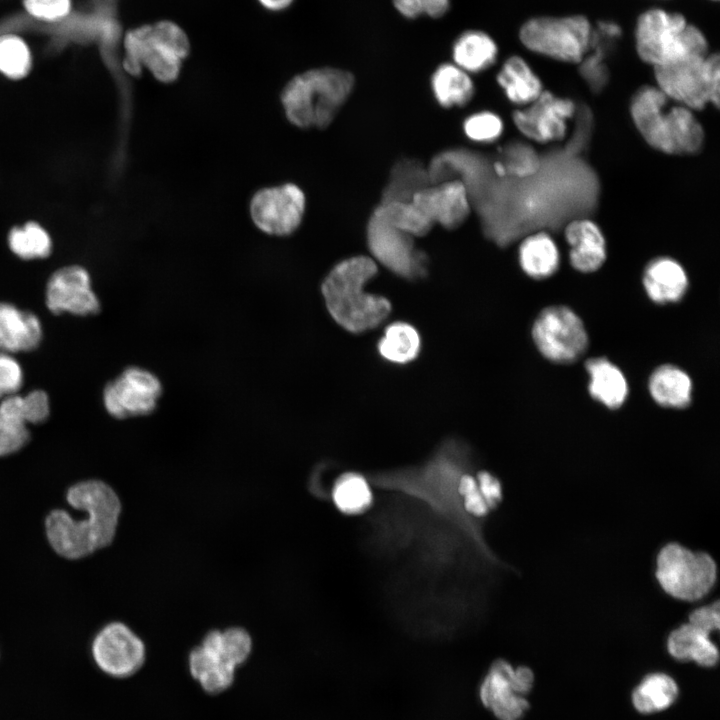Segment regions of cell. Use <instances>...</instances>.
Listing matches in <instances>:
<instances>
[{
    "label": "cell",
    "instance_id": "d4e9b609",
    "mask_svg": "<svg viewBox=\"0 0 720 720\" xmlns=\"http://www.w3.org/2000/svg\"><path fill=\"white\" fill-rule=\"evenodd\" d=\"M497 56V43L482 30L463 31L452 45L454 64L467 73L485 71L494 65Z\"/></svg>",
    "mask_w": 720,
    "mask_h": 720
},
{
    "label": "cell",
    "instance_id": "f6af8a7d",
    "mask_svg": "<svg viewBox=\"0 0 720 720\" xmlns=\"http://www.w3.org/2000/svg\"><path fill=\"white\" fill-rule=\"evenodd\" d=\"M476 481L487 506L495 507L502 499V487L499 480L491 473L482 471L478 474Z\"/></svg>",
    "mask_w": 720,
    "mask_h": 720
},
{
    "label": "cell",
    "instance_id": "f35d334b",
    "mask_svg": "<svg viewBox=\"0 0 720 720\" xmlns=\"http://www.w3.org/2000/svg\"><path fill=\"white\" fill-rule=\"evenodd\" d=\"M393 6L403 17L416 19L422 15L443 17L450 8L451 0H392Z\"/></svg>",
    "mask_w": 720,
    "mask_h": 720
},
{
    "label": "cell",
    "instance_id": "83f0119b",
    "mask_svg": "<svg viewBox=\"0 0 720 720\" xmlns=\"http://www.w3.org/2000/svg\"><path fill=\"white\" fill-rule=\"evenodd\" d=\"M519 264L529 277L542 280L559 268L560 253L554 239L546 232L527 236L518 249Z\"/></svg>",
    "mask_w": 720,
    "mask_h": 720
},
{
    "label": "cell",
    "instance_id": "f1b7e54d",
    "mask_svg": "<svg viewBox=\"0 0 720 720\" xmlns=\"http://www.w3.org/2000/svg\"><path fill=\"white\" fill-rule=\"evenodd\" d=\"M431 88L437 102L446 108L464 106L474 94V84L469 73L454 63H442L435 69Z\"/></svg>",
    "mask_w": 720,
    "mask_h": 720
},
{
    "label": "cell",
    "instance_id": "7a4b0ae2",
    "mask_svg": "<svg viewBox=\"0 0 720 720\" xmlns=\"http://www.w3.org/2000/svg\"><path fill=\"white\" fill-rule=\"evenodd\" d=\"M376 273L375 260L360 255L337 263L322 282L321 292L330 316L351 333L377 327L391 312L386 297L364 289Z\"/></svg>",
    "mask_w": 720,
    "mask_h": 720
},
{
    "label": "cell",
    "instance_id": "e575fe53",
    "mask_svg": "<svg viewBox=\"0 0 720 720\" xmlns=\"http://www.w3.org/2000/svg\"><path fill=\"white\" fill-rule=\"evenodd\" d=\"M379 207L390 224L413 238L426 235L434 225L412 200L385 202Z\"/></svg>",
    "mask_w": 720,
    "mask_h": 720
},
{
    "label": "cell",
    "instance_id": "8fae6325",
    "mask_svg": "<svg viewBox=\"0 0 720 720\" xmlns=\"http://www.w3.org/2000/svg\"><path fill=\"white\" fill-rule=\"evenodd\" d=\"M367 244L374 259L399 277L412 280L427 272V257L414 238L390 224L379 206L367 224Z\"/></svg>",
    "mask_w": 720,
    "mask_h": 720
},
{
    "label": "cell",
    "instance_id": "b9f144b4",
    "mask_svg": "<svg viewBox=\"0 0 720 720\" xmlns=\"http://www.w3.org/2000/svg\"><path fill=\"white\" fill-rule=\"evenodd\" d=\"M459 493L463 497L465 509L477 517H482L488 513L484 498L482 497L477 481L470 475H462L458 484Z\"/></svg>",
    "mask_w": 720,
    "mask_h": 720
},
{
    "label": "cell",
    "instance_id": "4dcf8cb0",
    "mask_svg": "<svg viewBox=\"0 0 720 720\" xmlns=\"http://www.w3.org/2000/svg\"><path fill=\"white\" fill-rule=\"evenodd\" d=\"M430 184L428 170L420 161L402 159L391 170L381 203L412 200L417 192Z\"/></svg>",
    "mask_w": 720,
    "mask_h": 720
},
{
    "label": "cell",
    "instance_id": "52a82bcc",
    "mask_svg": "<svg viewBox=\"0 0 720 720\" xmlns=\"http://www.w3.org/2000/svg\"><path fill=\"white\" fill-rule=\"evenodd\" d=\"M593 25L581 14L535 16L519 29V40L529 51L565 63H580L590 51Z\"/></svg>",
    "mask_w": 720,
    "mask_h": 720
},
{
    "label": "cell",
    "instance_id": "3957f363",
    "mask_svg": "<svg viewBox=\"0 0 720 720\" xmlns=\"http://www.w3.org/2000/svg\"><path fill=\"white\" fill-rule=\"evenodd\" d=\"M670 99L655 85L643 86L632 97L631 115L645 141L668 154L698 152L704 132L693 111Z\"/></svg>",
    "mask_w": 720,
    "mask_h": 720
},
{
    "label": "cell",
    "instance_id": "1f68e13d",
    "mask_svg": "<svg viewBox=\"0 0 720 720\" xmlns=\"http://www.w3.org/2000/svg\"><path fill=\"white\" fill-rule=\"evenodd\" d=\"M420 347L421 339L417 329L402 321L388 325L377 345L381 357L396 364H406L416 359Z\"/></svg>",
    "mask_w": 720,
    "mask_h": 720
},
{
    "label": "cell",
    "instance_id": "ffe728a7",
    "mask_svg": "<svg viewBox=\"0 0 720 720\" xmlns=\"http://www.w3.org/2000/svg\"><path fill=\"white\" fill-rule=\"evenodd\" d=\"M572 267L583 273L598 270L606 260V242L598 225L589 219L571 221L564 231Z\"/></svg>",
    "mask_w": 720,
    "mask_h": 720
},
{
    "label": "cell",
    "instance_id": "7402d4cb",
    "mask_svg": "<svg viewBox=\"0 0 720 720\" xmlns=\"http://www.w3.org/2000/svg\"><path fill=\"white\" fill-rule=\"evenodd\" d=\"M647 296L657 304L680 301L688 289V276L682 265L670 257L653 259L643 273Z\"/></svg>",
    "mask_w": 720,
    "mask_h": 720
},
{
    "label": "cell",
    "instance_id": "ac0fdd59",
    "mask_svg": "<svg viewBox=\"0 0 720 720\" xmlns=\"http://www.w3.org/2000/svg\"><path fill=\"white\" fill-rule=\"evenodd\" d=\"M191 676L209 694L228 689L233 681L236 667L228 660L221 646V630L208 632L201 644L188 656Z\"/></svg>",
    "mask_w": 720,
    "mask_h": 720
},
{
    "label": "cell",
    "instance_id": "4fadbf2b",
    "mask_svg": "<svg viewBox=\"0 0 720 720\" xmlns=\"http://www.w3.org/2000/svg\"><path fill=\"white\" fill-rule=\"evenodd\" d=\"M91 656L105 675L126 679L143 667L146 648L129 626L116 621L106 624L96 633L91 643Z\"/></svg>",
    "mask_w": 720,
    "mask_h": 720
},
{
    "label": "cell",
    "instance_id": "836d02e7",
    "mask_svg": "<svg viewBox=\"0 0 720 720\" xmlns=\"http://www.w3.org/2000/svg\"><path fill=\"white\" fill-rule=\"evenodd\" d=\"M332 497L337 508L347 514L362 513L372 502V493L366 479L353 472L342 474L336 480Z\"/></svg>",
    "mask_w": 720,
    "mask_h": 720
},
{
    "label": "cell",
    "instance_id": "d6a6232c",
    "mask_svg": "<svg viewBox=\"0 0 720 720\" xmlns=\"http://www.w3.org/2000/svg\"><path fill=\"white\" fill-rule=\"evenodd\" d=\"M679 689L672 677L664 673L646 676L632 693L635 709L644 714L663 711L677 699Z\"/></svg>",
    "mask_w": 720,
    "mask_h": 720
},
{
    "label": "cell",
    "instance_id": "2e32d148",
    "mask_svg": "<svg viewBox=\"0 0 720 720\" xmlns=\"http://www.w3.org/2000/svg\"><path fill=\"white\" fill-rule=\"evenodd\" d=\"M46 305L54 314L87 316L100 310L88 272L77 265L63 267L53 273L47 283Z\"/></svg>",
    "mask_w": 720,
    "mask_h": 720
},
{
    "label": "cell",
    "instance_id": "30bf717a",
    "mask_svg": "<svg viewBox=\"0 0 720 720\" xmlns=\"http://www.w3.org/2000/svg\"><path fill=\"white\" fill-rule=\"evenodd\" d=\"M531 334L542 356L558 364L576 361L588 347V334L581 318L562 305L541 310L533 322Z\"/></svg>",
    "mask_w": 720,
    "mask_h": 720
},
{
    "label": "cell",
    "instance_id": "7bdbcfd3",
    "mask_svg": "<svg viewBox=\"0 0 720 720\" xmlns=\"http://www.w3.org/2000/svg\"><path fill=\"white\" fill-rule=\"evenodd\" d=\"M22 404L28 424L42 423L49 416V398L42 390H34L22 396Z\"/></svg>",
    "mask_w": 720,
    "mask_h": 720
},
{
    "label": "cell",
    "instance_id": "7dc6e473",
    "mask_svg": "<svg viewBox=\"0 0 720 720\" xmlns=\"http://www.w3.org/2000/svg\"><path fill=\"white\" fill-rule=\"evenodd\" d=\"M294 0H258V2L267 10L282 11L287 9Z\"/></svg>",
    "mask_w": 720,
    "mask_h": 720
},
{
    "label": "cell",
    "instance_id": "f546056e",
    "mask_svg": "<svg viewBox=\"0 0 720 720\" xmlns=\"http://www.w3.org/2000/svg\"><path fill=\"white\" fill-rule=\"evenodd\" d=\"M22 396L14 394L0 402V457L14 454L30 440Z\"/></svg>",
    "mask_w": 720,
    "mask_h": 720
},
{
    "label": "cell",
    "instance_id": "c3c4849f",
    "mask_svg": "<svg viewBox=\"0 0 720 720\" xmlns=\"http://www.w3.org/2000/svg\"><path fill=\"white\" fill-rule=\"evenodd\" d=\"M711 1H718V0H711Z\"/></svg>",
    "mask_w": 720,
    "mask_h": 720
},
{
    "label": "cell",
    "instance_id": "74e56055",
    "mask_svg": "<svg viewBox=\"0 0 720 720\" xmlns=\"http://www.w3.org/2000/svg\"><path fill=\"white\" fill-rule=\"evenodd\" d=\"M465 135L472 141L490 143L497 140L503 132L501 118L492 112H477L467 117L463 124Z\"/></svg>",
    "mask_w": 720,
    "mask_h": 720
},
{
    "label": "cell",
    "instance_id": "ab89813d",
    "mask_svg": "<svg viewBox=\"0 0 720 720\" xmlns=\"http://www.w3.org/2000/svg\"><path fill=\"white\" fill-rule=\"evenodd\" d=\"M23 384V371L10 354L0 351V400L17 394Z\"/></svg>",
    "mask_w": 720,
    "mask_h": 720
},
{
    "label": "cell",
    "instance_id": "9a60e30c",
    "mask_svg": "<svg viewBox=\"0 0 720 720\" xmlns=\"http://www.w3.org/2000/svg\"><path fill=\"white\" fill-rule=\"evenodd\" d=\"M575 113L574 103L549 91L513 113V122L526 137L539 143L561 140L565 137L568 121Z\"/></svg>",
    "mask_w": 720,
    "mask_h": 720
},
{
    "label": "cell",
    "instance_id": "ee69618b",
    "mask_svg": "<svg viewBox=\"0 0 720 720\" xmlns=\"http://www.w3.org/2000/svg\"><path fill=\"white\" fill-rule=\"evenodd\" d=\"M688 622L709 634L717 631L720 624L718 602L695 609L689 615Z\"/></svg>",
    "mask_w": 720,
    "mask_h": 720
},
{
    "label": "cell",
    "instance_id": "277c9868",
    "mask_svg": "<svg viewBox=\"0 0 720 720\" xmlns=\"http://www.w3.org/2000/svg\"><path fill=\"white\" fill-rule=\"evenodd\" d=\"M354 82L349 71L334 67L294 76L280 94L287 120L299 128H326L350 96Z\"/></svg>",
    "mask_w": 720,
    "mask_h": 720
},
{
    "label": "cell",
    "instance_id": "7c38bea8",
    "mask_svg": "<svg viewBox=\"0 0 720 720\" xmlns=\"http://www.w3.org/2000/svg\"><path fill=\"white\" fill-rule=\"evenodd\" d=\"M305 211V195L293 183L264 187L249 202L253 224L265 234L285 237L300 226Z\"/></svg>",
    "mask_w": 720,
    "mask_h": 720
},
{
    "label": "cell",
    "instance_id": "ba28073f",
    "mask_svg": "<svg viewBox=\"0 0 720 720\" xmlns=\"http://www.w3.org/2000/svg\"><path fill=\"white\" fill-rule=\"evenodd\" d=\"M656 86L673 102L692 111L718 107L720 61L717 53L653 67Z\"/></svg>",
    "mask_w": 720,
    "mask_h": 720
},
{
    "label": "cell",
    "instance_id": "60d3db41",
    "mask_svg": "<svg viewBox=\"0 0 720 720\" xmlns=\"http://www.w3.org/2000/svg\"><path fill=\"white\" fill-rule=\"evenodd\" d=\"M27 12L43 21H58L68 15L71 0H23Z\"/></svg>",
    "mask_w": 720,
    "mask_h": 720
},
{
    "label": "cell",
    "instance_id": "603a6c76",
    "mask_svg": "<svg viewBox=\"0 0 720 720\" xmlns=\"http://www.w3.org/2000/svg\"><path fill=\"white\" fill-rule=\"evenodd\" d=\"M585 368L589 375L588 391L591 397L607 408H620L629 393L623 372L604 357L588 359Z\"/></svg>",
    "mask_w": 720,
    "mask_h": 720
},
{
    "label": "cell",
    "instance_id": "cb8c5ba5",
    "mask_svg": "<svg viewBox=\"0 0 720 720\" xmlns=\"http://www.w3.org/2000/svg\"><path fill=\"white\" fill-rule=\"evenodd\" d=\"M667 649L676 660L694 661L703 667H712L719 659V651L710 634L689 622L670 633Z\"/></svg>",
    "mask_w": 720,
    "mask_h": 720
},
{
    "label": "cell",
    "instance_id": "4316f807",
    "mask_svg": "<svg viewBox=\"0 0 720 720\" xmlns=\"http://www.w3.org/2000/svg\"><path fill=\"white\" fill-rule=\"evenodd\" d=\"M648 389L652 399L666 408H686L692 399L690 376L672 364H663L651 373Z\"/></svg>",
    "mask_w": 720,
    "mask_h": 720
},
{
    "label": "cell",
    "instance_id": "484cf974",
    "mask_svg": "<svg viewBox=\"0 0 720 720\" xmlns=\"http://www.w3.org/2000/svg\"><path fill=\"white\" fill-rule=\"evenodd\" d=\"M496 79L508 100L522 107L532 103L543 91L540 78L518 55L505 60Z\"/></svg>",
    "mask_w": 720,
    "mask_h": 720
},
{
    "label": "cell",
    "instance_id": "d590c367",
    "mask_svg": "<svg viewBox=\"0 0 720 720\" xmlns=\"http://www.w3.org/2000/svg\"><path fill=\"white\" fill-rule=\"evenodd\" d=\"M8 243L12 252L22 259L44 258L51 251V239L48 233L34 222L12 229Z\"/></svg>",
    "mask_w": 720,
    "mask_h": 720
},
{
    "label": "cell",
    "instance_id": "44dd1931",
    "mask_svg": "<svg viewBox=\"0 0 720 720\" xmlns=\"http://www.w3.org/2000/svg\"><path fill=\"white\" fill-rule=\"evenodd\" d=\"M42 338L39 318L11 303L0 302V351L27 352L35 349Z\"/></svg>",
    "mask_w": 720,
    "mask_h": 720
},
{
    "label": "cell",
    "instance_id": "e0dca14e",
    "mask_svg": "<svg viewBox=\"0 0 720 720\" xmlns=\"http://www.w3.org/2000/svg\"><path fill=\"white\" fill-rule=\"evenodd\" d=\"M412 201L433 224L455 229L467 219L472 205L464 184L459 180L431 183L417 192Z\"/></svg>",
    "mask_w": 720,
    "mask_h": 720
},
{
    "label": "cell",
    "instance_id": "8992f818",
    "mask_svg": "<svg viewBox=\"0 0 720 720\" xmlns=\"http://www.w3.org/2000/svg\"><path fill=\"white\" fill-rule=\"evenodd\" d=\"M189 52L185 31L173 21L162 20L126 33L123 67L134 76L145 68L156 80L168 84L179 77Z\"/></svg>",
    "mask_w": 720,
    "mask_h": 720
},
{
    "label": "cell",
    "instance_id": "5b68a950",
    "mask_svg": "<svg viewBox=\"0 0 720 720\" xmlns=\"http://www.w3.org/2000/svg\"><path fill=\"white\" fill-rule=\"evenodd\" d=\"M639 58L652 67L673 64L709 53L704 32L679 12L650 8L642 12L634 29Z\"/></svg>",
    "mask_w": 720,
    "mask_h": 720
},
{
    "label": "cell",
    "instance_id": "d6986e66",
    "mask_svg": "<svg viewBox=\"0 0 720 720\" xmlns=\"http://www.w3.org/2000/svg\"><path fill=\"white\" fill-rule=\"evenodd\" d=\"M514 668L505 660L495 661L479 688L482 704L490 709L498 720H520L528 710L529 703L515 693L512 687Z\"/></svg>",
    "mask_w": 720,
    "mask_h": 720
},
{
    "label": "cell",
    "instance_id": "5bb4252c",
    "mask_svg": "<svg viewBox=\"0 0 720 720\" xmlns=\"http://www.w3.org/2000/svg\"><path fill=\"white\" fill-rule=\"evenodd\" d=\"M161 392V383L153 373L129 367L105 386L103 402L115 418L143 416L154 411Z\"/></svg>",
    "mask_w": 720,
    "mask_h": 720
},
{
    "label": "cell",
    "instance_id": "bcb514c9",
    "mask_svg": "<svg viewBox=\"0 0 720 720\" xmlns=\"http://www.w3.org/2000/svg\"><path fill=\"white\" fill-rule=\"evenodd\" d=\"M534 682V675L530 668L521 666L514 669L512 687L516 694L524 696L530 692Z\"/></svg>",
    "mask_w": 720,
    "mask_h": 720
},
{
    "label": "cell",
    "instance_id": "6da1fadb",
    "mask_svg": "<svg viewBox=\"0 0 720 720\" xmlns=\"http://www.w3.org/2000/svg\"><path fill=\"white\" fill-rule=\"evenodd\" d=\"M66 501L84 518L76 519L63 509L49 512L44 522L45 533L57 555L79 560L113 542L122 505L109 484L97 479L77 482L68 488Z\"/></svg>",
    "mask_w": 720,
    "mask_h": 720
},
{
    "label": "cell",
    "instance_id": "8d00e7d4",
    "mask_svg": "<svg viewBox=\"0 0 720 720\" xmlns=\"http://www.w3.org/2000/svg\"><path fill=\"white\" fill-rule=\"evenodd\" d=\"M32 65L29 47L13 34L0 36V72L10 79L25 77Z\"/></svg>",
    "mask_w": 720,
    "mask_h": 720
},
{
    "label": "cell",
    "instance_id": "9c48e42d",
    "mask_svg": "<svg viewBox=\"0 0 720 720\" xmlns=\"http://www.w3.org/2000/svg\"><path fill=\"white\" fill-rule=\"evenodd\" d=\"M656 578L671 597L695 601L713 588L717 566L704 552H694L680 544L669 543L657 555Z\"/></svg>",
    "mask_w": 720,
    "mask_h": 720
}]
</instances>
